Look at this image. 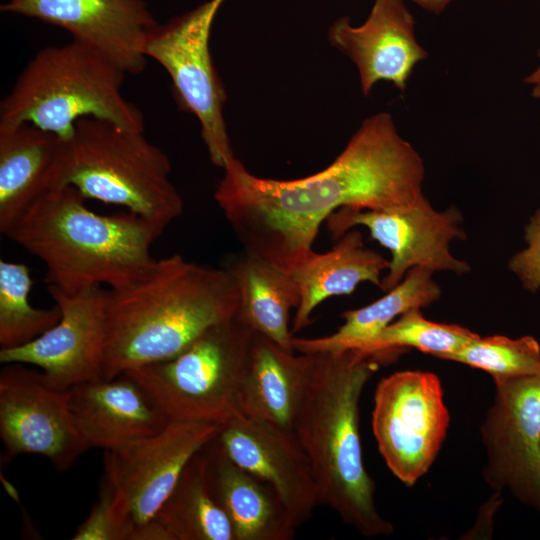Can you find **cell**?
<instances>
[{
    "label": "cell",
    "instance_id": "cell-17",
    "mask_svg": "<svg viewBox=\"0 0 540 540\" xmlns=\"http://www.w3.org/2000/svg\"><path fill=\"white\" fill-rule=\"evenodd\" d=\"M328 39L356 65L365 96L381 80L404 92L414 67L428 56L402 0H374L369 17L357 27L348 18L336 20Z\"/></svg>",
    "mask_w": 540,
    "mask_h": 540
},
{
    "label": "cell",
    "instance_id": "cell-9",
    "mask_svg": "<svg viewBox=\"0 0 540 540\" xmlns=\"http://www.w3.org/2000/svg\"><path fill=\"white\" fill-rule=\"evenodd\" d=\"M449 422L441 382L434 373L399 371L378 383L373 434L387 467L404 485L413 486L428 472Z\"/></svg>",
    "mask_w": 540,
    "mask_h": 540
},
{
    "label": "cell",
    "instance_id": "cell-28",
    "mask_svg": "<svg viewBox=\"0 0 540 540\" xmlns=\"http://www.w3.org/2000/svg\"><path fill=\"white\" fill-rule=\"evenodd\" d=\"M447 360L483 370L493 379L540 377V346L532 336L477 335Z\"/></svg>",
    "mask_w": 540,
    "mask_h": 540
},
{
    "label": "cell",
    "instance_id": "cell-21",
    "mask_svg": "<svg viewBox=\"0 0 540 540\" xmlns=\"http://www.w3.org/2000/svg\"><path fill=\"white\" fill-rule=\"evenodd\" d=\"M62 140L29 123L0 125V232L54 187Z\"/></svg>",
    "mask_w": 540,
    "mask_h": 540
},
{
    "label": "cell",
    "instance_id": "cell-33",
    "mask_svg": "<svg viewBox=\"0 0 540 540\" xmlns=\"http://www.w3.org/2000/svg\"><path fill=\"white\" fill-rule=\"evenodd\" d=\"M14 1H17V0H9V2H14Z\"/></svg>",
    "mask_w": 540,
    "mask_h": 540
},
{
    "label": "cell",
    "instance_id": "cell-25",
    "mask_svg": "<svg viewBox=\"0 0 540 540\" xmlns=\"http://www.w3.org/2000/svg\"><path fill=\"white\" fill-rule=\"evenodd\" d=\"M154 519L171 540H234L231 523L210 490L201 450L187 463Z\"/></svg>",
    "mask_w": 540,
    "mask_h": 540
},
{
    "label": "cell",
    "instance_id": "cell-15",
    "mask_svg": "<svg viewBox=\"0 0 540 540\" xmlns=\"http://www.w3.org/2000/svg\"><path fill=\"white\" fill-rule=\"evenodd\" d=\"M0 10L66 30L126 74L144 70L146 42L159 24L145 0H17L2 4Z\"/></svg>",
    "mask_w": 540,
    "mask_h": 540
},
{
    "label": "cell",
    "instance_id": "cell-2",
    "mask_svg": "<svg viewBox=\"0 0 540 540\" xmlns=\"http://www.w3.org/2000/svg\"><path fill=\"white\" fill-rule=\"evenodd\" d=\"M313 354L310 382L293 430L310 461L319 504L363 536H389L394 527L376 506V485L364 466L359 404L380 365L400 352L349 348Z\"/></svg>",
    "mask_w": 540,
    "mask_h": 540
},
{
    "label": "cell",
    "instance_id": "cell-7",
    "mask_svg": "<svg viewBox=\"0 0 540 540\" xmlns=\"http://www.w3.org/2000/svg\"><path fill=\"white\" fill-rule=\"evenodd\" d=\"M254 337L234 317L209 327L176 356L123 374L170 420L222 425L244 416L240 391Z\"/></svg>",
    "mask_w": 540,
    "mask_h": 540
},
{
    "label": "cell",
    "instance_id": "cell-19",
    "mask_svg": "<svg viewBox=\"0 0 540 540\" xmlns=\"http://www.w3.org/2000/svg\"><path fill=\"white\" fill-rule=\"evenodd\" d=\"M210 490L227 515L234 540H291L294 524L275 488L236 464L216 437L202 449Z\"/></svg>",
    "mask_w": 540,
    "mask_h": 540
},
{
    "label": "cell",
    "instance_id": "cell-5",
    "mask_svg": "<svg viewBox=\"0 0 540 540\" xmlns=\"http://www.w3.org/2000/svg\"><path fill=\"white\" fill-rule=\"evenodd\" d=\"M126 73L76 40L49 46L27 63L0 104V125L29 123L68 139L82 118L144 131L141 110L121 92Z\"/></svg>",
    "mask_w": 540,
    "mask_h": 540
},
{
    "label": "cell",
    "instance_id": "cell-27",
    "mask_svg": "<svg viewBox=\"0 0 540 540\" xmlns=\"http://www.w3.org/2000/svg\"><path fill=\"white\" fill-rule=\"evenodd\" d=\"M478 334L456 325L426 319L420 309H412L389 324L362 351H405L415 348L436 358L447 360Z\"/></svg>",
    "mask_w": 540,
    "mask_h": 540
},
{
    "label": "cell",
    "instance_id": "cell-10",
    "mask_svg": "<svg viewBox=\"0 0 540 540\" xmlns=\"http://www.w3.org/2000/svg\"><path fill=\"white\" fill-rule=\"evenodd\" d=\"M47 290L61 311L60 320L25 345L0 349V362L38 368L43 383L60 391L103 379L109 289Z\"/></svg>",
    "mask_w": 540,
    "mask_h": 540
},
{
    "label": "cell",
    "instance_id": "cell-4",
    "mask_svg": "<svg viewBox=\"0 0 540 540\" xmlns=\"http://www.w3.org/2000/svg\"><path fill=\"white\" fill-rule=\"evenodd\" d=\"M237 307L225 268L180 254L158 259L141 280L109 289L103 379L176 356L209 327L234 318Z\"/></svg>",
    "mask_w": 540,
    "mask_h": 540
},
{
    "label": "cell",
    "instance_id": "cell-23",
    "mask_svg": "<svg viewBox=\"0 0 540 540\" xmlns=\"http://www.w3.org/2000/svg\"><path fill=\"white\" fill-rule=\"evenodd\" d=\"M223 268L237 288L235 317L253 332L296 352L289 319L291 309L300 303V291L292 275L246 252L229 258Z\"/></svg>",
    "mask_w": 540,
    "mask_h": 540
},
{
    "label": "cell",
    "instance_id": "cell-3",
    "mask_svg": "<svg viewBox=\"0 0 540 540\" xmlns=\"http://www.w3.org/2000/svg\"><path fill=\"white\" fill-rule=\"evenodd\" d=\"M63 185L42 194L6 233L46 267L45 282L75 294L127 287L157 264L152 244L166 228L132 212L101 215Z\"/></svg>",
    "mask_w": 540,
    "mask_h": 540
},
{
    "label": "cell",
    "instance_id": "cell-13",
    "mask_svg": "<svg viewBox=\"0 0 540 540\" xmlns=\"http://www.w3.org/2000/svg\"><path fill=\"white\" fill-rule=\"evenodd\" d=\"M0 437L5 457L31 453L64 471L88 450L74 421L71 391L45 385L40 371L21 363L0 372Z\"/></svg>",
    "mask_w": 540,
    "mask_h": 540
},
{
    "label": "cell",
    "instance_id": "cell-14",
    "mask_svg": "<svg viewBox=\"0 0 540 540\" xmlns=\"http://www.w3.org/2000/svg\"><path fill=\"white\" fill-rule=\"evenodd\" d=\"M219 428L212 422L170 420L155 434L105 451L104 473L120 492L134 533L154 519L187 463Z\"/></svg>",
    "mask_w": 540,
    "mask_h": 540
},
{
    "label": "cell",
    "instance_id": "cell-30",
    "mask_svg": "<svg viewBox=\"0 0 540 540\" xmlns=\"http://www.w3.org/2000/svg\"><path fill=\"white\" fill-rule=\"evenodd\" d=\"M525 247L509 261L510 270L522 286L536 293L540 289V206L525 227Z\"/></svg>",
    "mask_w": 540,
    "mask_h": 540
},
{
    "label": "cell",
    "instance_id": "cell-12",
    "mask_svg": "<svg viewBox=\"0 0 540 540\" xmlns=\"http://www.w3.org/2000/svg\"><path fill=\"white\" fill-rule=\"evenodd\" d=\"M461 213L454 207L436 211L422 195L411 207L402 210H357L342 207L327 219V229L338 239L355 226H364L372 239L391 253L388 273L380 288L388 291L414 267L450 271L461 275L469 265L455 258L449 246L465 239L460 227Z\"/></svg>",
    "mask_w": 540,
    "mask_h": 540
},
{
    "label": "cell",
    "instance_id": "cell-16",
    "mask_svg": "<svg viewBox=\"0 0 540 540\" xmlns=\"http://www.w3.org/2000/svg\"><path fill=\"white\" fill-rule=\"evenodd\" d=\"M216 439L236 464L275 488L297 528L311 518L317 487L293 429L242 416L220 425Z\"/></svg>",
    "mask_w": 540,
    "mask_h": 540
},
{
    "label": "cell",
    "instance_id": "cell-6",
    "mask_svg": "<svg viewBox=\"0 0 540 540\" xmlns=\"http://www.w3.org/2000/svg\"><path fill=\"white\" fill-rule=\"evenodd\" d=\"M170 173L169 157L143 131L82 118L62 140L54 187L73 186L86 199L125 207L166 228L184 210Z\"/></svg>",
    "mask_w": 540,
    "mask_h": 540
},
{
    "label": "cell",
    "instance_id": "cell-22",
    "mask_svg": "<svg viewBox=\"0 0 540 540\" xmlns=\"http://www.w3.org/2000/svg\"><path fill=\"white\" fill-rule=\"evenodd\" d=\"M389 261L366 248L359 230L350 229L337 239L326 253H314L292 273L300 291V303L291 329L292 334L311 324L313 310L332 296L349 295L361 282L381 286V273Z\"/></svg>",
    "mask_w": 540,
    "mask_h": 540
},
{
    "label": "cell",
    "instance_id": "cell-1",
    "mask_svg": "<svg viewBox=\"0 0 540 540\" xmlns=\"http://www.w3.org/2000/svg\"><path fill=\"white\" fill-rule=\"evenodd\" d=\"M214 199L244 252L292 273L315 251L321 224L336 210H402L422 195L423 160L392 116L366 118L325 169L294 180L255 176L234 157Z\"/></svg>",
    "mask_w": 540,
    "mask_h": 540
},
{
    "label": "cell",
    "instance_id": "cell-29",
    "mask_svg": "<svg viewBox=\"0 0 540 540\" xmlns=\"http://www.w3.org/2000/svg\"><path fill=\"white\" fill-rule=\"evenodd\" d=\"M135 525L111 479L103 473L99 494L72 540H132Z\"/></svg>",
    "mask_w": 540,
    "mask_h": 540
},
{
    "label": "cell",
    "instance_id": "cell-8",
    "mask_svg": "<svg viewBox=\"0 0 540 540\" xmlns=\"http://www.w3.org/2000/svg\"><path fill=\"white\" fill-rule=\"evenodd\" d=\"M224 0H208L150 34L145 54L169 74L178 107L193 114L211 162L224 169L235 156L224 119L227 95L213 64L209 39Z\"/></svg>",
    "mask_w": 540,
    "mask_h": 540
},
{
    "label": "cell",
    "instance_id": "cell-26",
    "mask_svg": "<svg viewBox=\"0 0 540 540\" xmlns=\"http://www.w3.org/2000/svg\"><path fill=\"white\" fill-rule=\"evenodd\" d=\"M30 272L23 263L0 260V349L25 345L60 320L61 311L56 304L48 309L31 305Z\"/></svg>",
    "mask_w": 540,
    "mask_h": 540
},
{
    "label": "cell",
    "instance_id": "cell-32",
    "mask_svg": "<svg viewBox=\"0 0 540 540\" xmlns=\"http://www.w3.org/2000/svg\"><path fill=\"white\" fill-rule=\"evenodd\" d=\"M433 13L442 12L451 0H412Z\"/></svg>",
    "mask_w": 540,
    "mask_h": 540
},
{
    "label": "cell",
    "instance_id": "cell-24",
    "mask_svg": "<svg viewBox=\"0 0 540 540\" xmlns=\"http://www.w3.org/2000/svg\"><path fill=\"white\" fill-rule=\"evenodd\" d=\"M433 272L424 267L410 269L396 286L378 300L344 312V323L335 333L317 338L294 336L295 351L320 353L362 349L396 318L412 309L427 307L440 298L441 290L432 278Z\"/></svg>",
    "mask_w": 540,
    "mask_h": 540
},
{
    "label": "cell",
    "instance_id": "cell-11",
    "mask_svg": "<svg viewBox=\"0 0 540 540\" xmlns=\"http://www.w3.org/2000/svg\"><path fill=\"white\" fill-rule=\"evenodd\" d=\"M493 380L494 399L480 428L484 479L540 511V377Z\"/></svg>",
    "mask_w": 540,
    "mask_h": 540
},
{
    "label": "cell",
    "instance_id": "cell-20",
    "mask_svg": "<svg viewBox=\"0 0 540 540\" xmlns=\"http://www.w3.org/2000/svg\"><path fill=\"white\" fill-rule=\"evenodd\" d=\"M313 365V353L296 355L255 333L240 391L243 415L293 429Z\"/></svg>",
    "mask_w": 540,
    "mask_h": 540
},
{
    "label": "cell",
    "instance_id": "cell-18",
    "mask_svg": "<svg viewBox=\"0 0 540 540\" xmlns=\"http://www.w3.org/2000/svg\"><path fill=\"white\" fill-rule=\"evenodd\" d=\"M71 409L87 448L113 450L163 429L170 419L126 374L76 385Z\"/></svg>",
    "mask_w": 540,
    "mask_h": 540
},
{
    "label": "cell",
    "instance_id": "cell-31",
    "mask_svg": "<svg viewBox=\"0 0 540 540\" xmlns=\"http://www.w3.org/2000/svg\"><path fill=\"white\" fill-rule=\"evenodd\" d=\"M538 58L539 64L537 68L530 73L524 81L532 87V96L540 100V51L538 52Z\"/></svg>",
    "mask_w": 540,
    "mask_h": 540
}]
</instances>
